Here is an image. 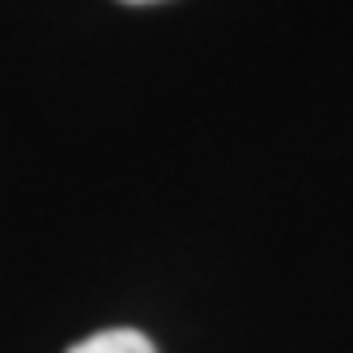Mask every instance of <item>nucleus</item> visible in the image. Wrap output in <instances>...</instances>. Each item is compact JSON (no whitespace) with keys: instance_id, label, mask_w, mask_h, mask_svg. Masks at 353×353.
<instances>
[{"instance_id":"obj_1","label":"nucleus","mask_w":353,"mask_h":353,"mask_svg":"<svg viewBox=\"0 0 353 353\" xmlns=\"http://www.w3.org/2000/svg\"><path fill=\"white\" fill-rule=\"evenodd\" d=\"M68 353H154V345L132 327H111V332H98L81 345H72Z\"/></svg>"},{"instance_id":"obj_2","label":"nucleus","mask_w":353,"mask_h":353,"mask_svg":"<svg viewBox=\"0 0 353 353\" xmlns=\"http://www.w3.org/2000/svg\"><path fill=\"white\" fill-rule=\"evenodd\" d=\"M123 5H154V0H123Z\"/></svg>"}]
</instances>
